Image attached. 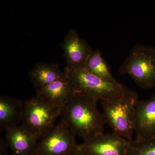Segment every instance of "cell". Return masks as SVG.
<instances>
[{
    "label": "cell",
    "mask_w": 155,
    "mask_h": 155,
    "mask_svg": "<svg viewBox=\"0 0 155 155\" xmlns=\"http://www.w3.org/2000/svg\"><path fill=\"white\" fill-rule=\"evenodd\" d=\"M24 102L7 96L0 97V130L19 125L24 113Z\"/></svg>",
    "instance_id": "7c38bea8"
},
{
    "label": "cell",
    "mask_w": 155,
    "mask_h": 155,
    "mask_svg": "<svg viewBox=\"0 0 155 155\" xmlns=\"http://www.w3.org/2000/svg\"><path fill=\"white\" fill-rule=\"evenodd\" d=\"M58 111L37 97L24 102L21 125L38 140L46 135L55 125Z\"/></svg>",
    "instance_id": "5b68a950"
},
{
    "label": "cell",
    "mask_w": 155,
    "mask_h": 155,
    "mask_svg": "<svg viewBox=\"0 0 155 155\" xmlns=\"http://www.w3.org/2000/svg\"><path fill=\"white\" fill-rule=\"evenodd\" d=\"M75 91L65 77L42 88L36 90V96L44 101L59 113L71 99Z\"/></svg>",
    "instance_id": "30bf717a"
},
{
    "label": "cell",
    "mask_w": 155,
    "mask_h": 155,
    "mask_svg": "<svg viewBox=\"0 0 155 155\" xmlns=\"http://www.w3.org/2000/svg\"><path fill=\"white\" fill-rule=\"evenodd\" d=\"M119 75H128L143 89L155 87V48L136 45L118 70Z\"/></svg>",
    "instance_id": "3957f363"
},
{
    "label": "cell",
    "mask_w": 155,
    "mask_h": 155,
    "mask_svg": "<svg viewBox=\"0 0 155 155\" xmlns=\"http://www.w3.org/2000/svg\"><path fill=\"white\" fill-rule=\"evenodd\" d=\"M8 147L7 142L2 137L0 139V155H8Z\"/></svg>",
    "instance_id": "2e32d148"
},
{
    "label": "cell",
    "mask_w": 155,
    "mask_h": 155,
    "mask_svg": "<svg viewBox=\"0 0 155 155\" xmlns=\"http://www.w3.org/2000/svg\"><path fill=\"white\" fill-rule=\"evenodd\" d=\"M128 155H155V137L141 141H129Z\"/></svg>",
    "instance_id": "9a60e30c"
},
{
    "label": "cell",
    "mask_w": 155,
    "mask_h": 155,
    "mask_svg": "<svg viewBox=\"0 0 155 155\" xmlns=\"http://www.w3.org/2000/svg\"><path fill=\"white\" fill-rule=\"evenodd\" d=\"M138 97L101 101L103 115L113 132L127 140H132L135 133V106Z\"/></svg>",
    "instance_id": "277c9868"
},
{
    "label": "cell",
    "mask_w": 155,
    "mask_h": 155,
    "mask_svg": "<svg viewBox=\"0 0 155 155\" xmlns=\"http://www.w3.org/2000/svg\"><path fill=\"white\" fill-rule=\"evenodd\" d=\"M83 68L91 74L104 80L117 81L111 73L100 50H93Z\"/></svg>",
    "instance_id": "5bb4252c"
},
{
    "label": "cell",
    "mask_w": 155,
    "mask_h": 155,
    "mask_svg": "<svg viewBox=\"0 0 155 155\" xmlns=\"http://www.w3.org/2000/svg\"><path fill=\"white\" fill-rule=\"evenodd\" d=\"M75 134L61 120L38 141L31 155H74L79 150Z\"/></svg>",
    "instance_id": "8992f818"
},
{
    "label": "cell",
    "mask_w": 155,
    "mask_h": 155,
    "mask_svg": "<svg viewBox=\"0 0 155 155\" xmlns=\"http://www.w3.org/2000/svg\"><path fill=\"white\" fill-rule=\"evenodd\" d=\"M61 46L66 67L70 68H83L93 51L86 41L80 38L75 29H70L65 35Z\"/></svg>",
    "instance_id": "ba28073f"
},
{
    "label": "cell",
    "mask_w": 155,
    "mask_h": 155,
    "mask_svg": "<svg viewBox=\"0 0 155 155\" xmlns=\"http://www.w3.org/2000/svg\"><path fill=\"white\" fill-rule=\"evenodd\" d=\"M129 141L116 133L102 134L79 144L84 155H128Z\"/></svg>",
    "instance_id": "52a82bcc"
},
{
    "label": "cell",
    "mask_w": 155,
    "mask_h": 155,
    "mask_svg": "<svg viewBox=\"0 0 155 155\" xmlns=\"http://www.w3.org/2000/svg\"><path fill=\"white\" fill-rule=\"evenodd\" d=\"M29 75L36 90L65 77L64 72L61 71L58 64L54 63L37 64L31 70Z\"/></svg>",
    "instance_id": "4fadbf2b"
},
{
    "label": "cell",
    "mask_w": 155,
    "mask_h": 155,
    "mask_svg": "<svg viewBox=\"0 0 155 155\" xmlns=\"http://www.w3.org/2000/svg\"><path fill=\"white\" fill-rule=\"evenodd\" d=\"M75 93L97 101L138 97L136 92L118 82H112L91 74L84 68L66 67L64 71Z\"/></svg>",
    "instance_id": "7a4b0ae2"
},
{
    "label": "cell",
    "mask_w": 155,
    "mask_h": 155,
    "mask_svg": "<svg viewBox=\"0 0 155 155\" xmlns=\"http://www.w3.org/2000/svg\"><path fill=\"white\" fill-rule=\"evenodd\" d=\"M98 101L79 93L73 97L61 110V120L84 140L104 134L106 122L98 108Z\"/></svg>",
    "instance_id": "6da1fadb"
},
{
    "label": "cell",
    "mask_w": 155,
    "mask_h": 155,
    "mask_svg": "<svg viewBox=\"0 0 155 155\" xmlns=\"http://www.w3.org/2000/svg\"><path fill=\"white\" fill-rule=\"evenodd\" d=\"M135 140L155 137V94L147 100L137 101L135 106Z\"/></svg>",
    "instance_id": "9c48e42d"
},
{
    "label": "cell",
    "mask_w": 155,
    "mask_h": 155,
    "mask_svg": "<svg viewBox=\"0 0 155 155\" xmlns=\"http://www.w3.org/2000/svg\"><path fill=\"white\" fill-rule=\"evenodd\" d=\"M6 142L14 155H31L38 140L22 125L7 128Z\"/></svg>",
    "instance_id": "8fae6325"
},
{
    "label": "cell",
    "mask_w": 155,
    "mask_h": 155,
    "mask_svg": "<svg viewBox=\"0 0 155 155\" xmlns=\"http://www.w3.org/2000/svg\"><path fill=\"white\" fill-rule=\"evenodd\" d=\"M74 155H84V154L82 152H81L80 151V150H78V152L77 153H76V154H75Z\"/></svg>",
    "instance_id": "e0dca14e"
}]
</instances>
